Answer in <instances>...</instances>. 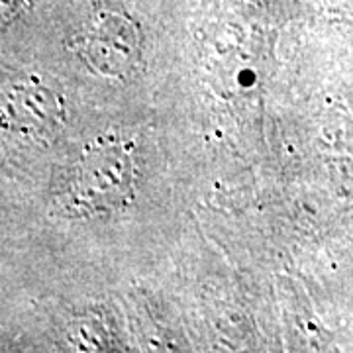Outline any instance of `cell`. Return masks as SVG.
<instances>
[{"label": "cell", "mask_w": 353, "mask_h": 353, "mask_svg": "<svg viewBox=\"0 0 353 353\" xmlns=\"http://www.w3.org/2000/svg\"><path fill=\"white\" fill-rule=\"evenodd\" d=\"M134 185L132 148L118 138H101L87 143L65 167L53 187V202L65 216H104L132 199Z\"/></svg>", "instance_id": "1"}, {"label": "cell", "mask_w": 353, "mask_h": 353, "mask_svg": "<svg viewBox=\"0 0 353 353\" xmlns=\"http://www.w3.org/2000/svg\"><path fill=\"white\" fill-rule=\"evenodd\" d=\"M71 43L99 75L126 77L139 61L138 26L130 16L112 8L88 14Z\"/></svg>", "instance_id": "2"}, {"label": "cell", "mask_w": 353, "mask_h": 353, "mask_svg": "<svg viewBox=\"0 0 353 353\" xmlns=\"http://www.w3.org/2000/svg\"><path fill=\"white\" fill-rule=\"evenodd\" d=\"M65 102L39 83H18L2 99V126L22 141H48L63 126Z\"/></svg>", "instance_id": "3"}]
</instances>
